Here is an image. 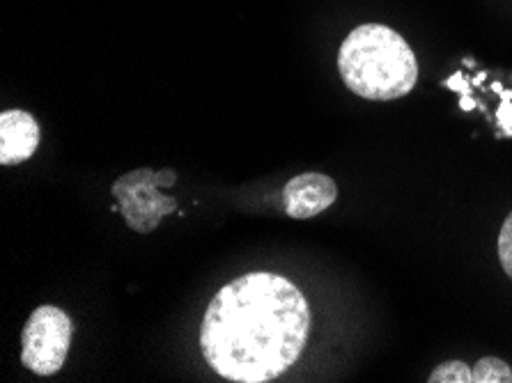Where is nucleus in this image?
Returning a JSON list of instances; mask_svg holds the SVG:
<instances>
[{
	"mask_svg": "<svg viewBox=\"0 0 512 383\" xmlns=\"http://www.w3.org/2000/svg\"><path fill=\"white\" fill-rule=\"evenodd\" d=\"M310 335V306L290 280L255 271L221 287L200 326L205 361L223 379L265 383L299 361Z\"/></svg>",
	"mask_w": 512,
	"mask_h": 383,
	"instance_id": "f257e3e1",
	"label": "nucleus"
},
{
	"mask_svg": "<svg viewBox=\"0 0 512 383\" xmlns=\"http://www.w3.org/2000/svg\"><path fill=\"white\" fill-rule=\"evenodd\" d=\"M338 69L347 88L370 101L405 97L418 81V62L405 37L379 23H366L347 35Z\"/></svg>",
	"mask_w": 512,
	"mask_h": 383,
	"instance_id": "f03ea898",
	"label": "nucleus"
},
{
	"mask_svg": "<svg viewBox=\"0 0 512 383\" xmlns=\"http://www.w3.org/2000/svg\"><path fill=\"white\" fill-rule=\"evenodd\" d=\"M74 324L67 312L56 306L37 308L23 326L21 363L40 377H51L67 361Z\"/></svg>",
	"mask_w": 512,
	"mask_h": 383,
	"instance_id": "7ed1b4c3",
	"label": "nucleus"
},
{
	"mask_svg": "<svg viewBox=\"0 0 512 383\" xmlns=\"http://www.w3.org/2000/svg\"><path fill=\"white\" fill-rule=\"evenodd\" d=\"M175 173H154L150 168L134 170V173L122 175L113 184V195L120 202L122 216L129 228L136 232H152L157 230L161 218L173 214L177 209L175 200L168 195H161V186H173Z\"/></svg>",
	"mask_w": 512,
	"mask_h": 383,
	"instance_id": "20e7f679",
	"label": "nucleus"
},
{
	"mask_svg": "<svg viewBox=\"0 0 512 383\" xmlns=\"http://www.w3.org/2000/svg\"><path fill=\"white\" fill-rule=\"evenodd\" d=\"M338 198V186L322 173H304L292 177L283 189L285 214L304 221L327 211Z\"/></svg>",
	"mask_w": 512,
	"mask_h": 383,
	"instance_id": "39448f33",
	"label": "nucleus"
},
{
	"mask_svg": "<svg viewBox=\"0 0 512 383\" xmlns=\"http://www.w3.org/2000/svg\"><path fill=\"white\" fill-rule=\"evenodd\" d=\"M40 145V124L26 111H5L0 115V163L17 166L28 161Z\"/></svg>",
	"mask_w": 512,
	"mask_h": 383,
	"instance_id": "423d86ee",
	"label": "nucleus"
},
{
	"mask_svg": "<svg viewBox=\"0 0 512 383\" xmlns=\"http://www.w3.org/2000/svg\"><path fill=\"white\" fill-rule=\"evenodd\" d=\"M473 383H512L510 365L494 356L480 358L473 367Z\"/></svg>",
	"mask_w": 512,
	"mask_h": 383,
	"instance_id": "0eeeda50",
	"label": "nucleus"
},
{
	"mask_svg": "<svg viewBox=\"0 0 512 383\" xmlns=\"http://www.w3.org/2000/svg\"><path fill=\"white\" fill-rule=\"evenodd\" d=\"M430 383H473V370L462 361H448L432 370Z\"/></svg>",
	"mask_w": 512,
	"mask_h": 383,
	"instance_id": "6e6552de",
	"label": "nucleus"
},
{
	"mask_svg": "<svg viewBox=\"0 0 512 383\" xmlns=\"http://www.w3.org/2000/svg\"><path fill=\"white\" fill-rule=\"evenodd\" d=\"M499 260L503 271L512 278V211L506 221H503V228L499 234Z\"/></svg>",
	"mask_w": 512,
	"mask_h": 383,
	"instance_id": "1a4fd4ad",
	"label": "nucleus"
}]
</instances>
